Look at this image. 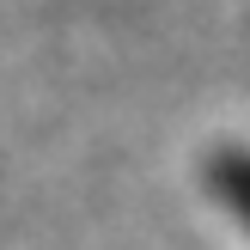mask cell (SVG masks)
<instances>
[{"instance_id":"6da1fadb","label":"cell","mask_w":250,"mask_h":250,"mask_svg":"<svg viewBox=\"0 0 250 250\" xmlns=\"http://www.w3.org/2000/svg\"><path fill=\"white\" fill-rule=\"evenodd\" d=\"M226 183H232V189H238V202L250 208V177H238V171H226Z\"/></svg>"}]
</instances>
